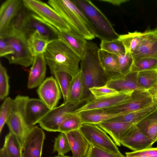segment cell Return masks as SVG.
Wrapping results in <instances>:
<instances>
[{"label":"cell","instance_id":"obj_38","mask_svg":"<svg viewBox=\"0 0 157 157\" xmlns=\"http://www.w3.org/2000/svg\"><path fill=\"white\" fill-rule=\"evenodd\" d=\"M89 90L93 98L95 99L113 96L121 92L109 87L105 84L101 86L90 88Z\"/></svg>","mask_w":157,"mask_h":157},{"label":"cell","instance_id":"obj_1","mask_svg":"<svg viewBox=\"0 0 157 157\" xmlns=\"http://www.w3.org/2000/svg\"><path fill=\"white\" fill-rule=\"evenodd\" d=\"M44 54L52 74L63 71L68 73L72 78L80 71L81 58L60 39L50 41Z\"/></svg>","mask_w":157,"mask_h":157},{"label":"cell","instance_id":"obj_49","mask_svg":"<svg viewBox=\"0 0 157 157\" xmlns=\"http://www.w3.org/2000/svg\"><path fill=\"white\" fill-rule=\"evenodd\" d=\"M136 157H149L146 156H140Z\"/></svg>","mask_w":157,"mask_h":157},{"label":"cell","instance_id":"obj_47","mask_svg":"<svg viewBox=\"0 0 157 157\" xmlns=\"http://www.w3.org/2000/svg\"><path fill=\"white\" fill-rule=\"evenodd\" d=\"M0 157H10L3 147L0 149Z\"/></svg>","mask_w":157,"mask_h":157},{"label":"cell","instance_id":"obj_30","mask_svg":"<svg viewBox=\"0 0 157 157\" xmlns=\"http://www.w3.org/2000/svg\"><path fill=\"white\" fill-rule=\"evenodd\" d=\"M137 84L140 89L149 90L157 86V71L153 70L138 72Z\"/></svg>","mask_w":157,"mask_h":157},{"label":"cell","instance_id":"obj_31","mask_svg":"<svg viewBox=\"0 0 157 157\" xmlns=\"http://www.w3.org/2000/svg\"><path fill=\"white\" fill-rule=\"evenodd\" d=\"M143 34V33L136 31L119 35L118 39L122 42L125 53H132L135 50L140 42Z\"/></svg>","mask_w":157,"mask_h":157},{"label":"cell","instance_id":"obj_18","mask_svg":"<svg viewBox=\"0 0 157 157\" xmlns=\"http://www.w3.org/2000/svg\"><path fill=\"white\" fill-rule=\"evenodd\" d=\"M137 72L130 71L124 75L110 78L105 85L121 92H133L140 89L137 84Z\"/></svg>","mask_w":157,"mask_h":157},{"label":"cell","instance_id":"obj_33","mask_svg":"<svg viewBox=\"0 0 157 157\" xmlns=\"http://www.w3.org/2000/svg\"><path fill=\"white\" fill-rule=\"evenodd\" d=\"M10 157H22V149L15 136L10 132L6 136L3 147Z\"/></svg>","mask_w":157,"mask_h":157},{"label":"cell","instance_id":"obj_8","mask_svg":"<svg viewBox=\"0 0 157 157\" xmlns=\"http://www.w3.org/2000/svg\"><path fill=\"white\" fill-rule=\"evenodd\" d=\"M88 101L84 100L77 103L64 102L50 109L39 122L40 127L48 132H59V127L71 113L83 105Z\"/></svg>","mask_w":157,"mask_h":157},{"label":"cell","instance_id":"obj_46","mask_svg":"<svg viewBox=\"0 0 157 157\" xmlns=\"http://www.w3.org/2000/svg\"><path fill=\"white\" fill-rule=\"evenodd\" d=\"M148 91L151 95L153 104L157 106V86Z\"/></svg>","mask_w":157,"mask_h":157},{"label":"cell","instance_id":"obj_7","mask_svg":"<svg viewBox=\"0 0 157 157\" xmlns=\"http://www.w3.org/2000/svg\"><path fill=\"white\" fill-rule=\"evenodd\" d=\"M24 8L21 18V31L28 38L34 32H37L50 41L58 39L59 30L37 15L27 12Z\"/></svg>","mask_w":157,"mask_h":157},{"label":"cell","instance_id":"obj_14","mask_svg":"<svg viewBox=\"0 0 157 157\" xmlns=\"http://www.w3.org/2000/svg\"><path fill=\"white\" fill-rule=\"evenodd\" d=\"M133 92H121L117 95L99 99H95L93 98L88 100L83 105L76 110L74 113L77 114L82 111L96 109H105L112 107L130 98Z\"/></svg>","mask_w":157,"mask_h":157},{"label":"cell","instance_id":"obj_23","mask_svg":"<svg viewBox=\"0 0 157 157\" xmlns=\"http://www.w3.org/2000/svg\"><path fill=\"white\" fill-rule=\"evenodd\" d=\"M65 133L72 152L71 157H85L90 145L79 130Z\"/></svg>","mask_w":157,"mask_h":157},{"label":"cell","instance_id":"obj_35","mask_svg":"<svg viewBox=\"0 0 157 157\" xmlns=\"http://www.w3.org/2000/svg\"><path fill=\"white\" fill-rule=\"evenodd\" d=\"M53 75L60 87L64 102H66L68 98L71 77L68 73L63 71L56 72Z\"/></svg>","mask_w":157,"mask_h":157},{"label":"cell","instance_id":"obj_11","mask_svg":"<svg viewBox=\"0 0 157 157\" xmlns=\"http://www.w3.org/2000/svg\"><path fill=\"white\" fill-rule=\"evenodd\" d=\"M153 104L152 97L149 91L139 89L135 90L131 98L125 101L103 109L111 113L124 114L140 110Z\"/></svg>","mask_w":157,"mask_h":157},{"label":"cell","instance_id":"obj_25","mask_svg":"<svg viewBox=\"0 0 157 157\" xmlns=\"http://www.w3.org/2000/svg\"><path fill=\"white\" fill-rule=\"evenodd\" d=\"M123 114L111 113L103 109H96L81 111L77 114L80 118L83 124H97Z\"/></svg>","mask_w":157,"mask_h":157},{"label":"cell","instance_id":"obj_37","mask_svg":"<svg viewBox=\"0 0 157 157\" xmlns=\"http://www.w3.org/2000/svg\"><path fill=\"white\" fill-rule=\"evenodd\" d=\"M100 49L115 55L125 53L124 47L118 38L112 40H101Z\"/></svg>","mask_w":157,"mask_h":157},{"label":"cell","instance_id":"obj_24","mask_svg":"<svg viewBox=\"0 0 157 157\" xmlns=\"http://www.w3.org/2000/svg\"><path fill=\"white\" fill-rule=\"evenodd\" d=\"M58 36V38L65 42L81 59L88 42L87 40L72 30L59 31Z\"/></svg>","mask_w":157,"mask_h":157},{"label":"cell","instance_id":"obj_28","mask_svg":"<svg viewBox=\"0 0 157 157\" xmlns=\"http://www.w3.org/2000/svg\"><path fill=\"white\" fill-rule=\"evenodd\" d=\"M157 109L154 104L146 108L119 115L106 121H116L136 124Z\"/></svg>","mask_w":157,"mask_h":157},{"label":"cell","instance_id":"obj_17","mask_svg":"<svg viewBox=\"0 0 157 157\" xmlns=\"http://www.w3.org/2000/svg\"><path fill=\"white\" fill-rule=\"evenodd\" d=\"M23 6L20 0H7L2 3L0 8V35L7 30Z\"/></svg>","mask_w":157,"mask_h":157},{"label":"cell","instance_id":"obj_2","mask_svg":"<svg viewBox=\"0 0 157 157\" xmlns=\"http://www.w3.org/2000/svg\"><path fill=\"white\" fill-rule=\"evenodd\" d=\"M99 49L95 43L88 41L81 59L80 70L84 83V99L88 100L93 98L89 89L105 85L107 81L99 58Z\"/></svg>","mask_w":157,"mask_h":157},{"label":"cell","instance_id":"obj_48","mask_svg":"<svg viewBox=\"0 0 157 157\" xmlns=\"http://www.w3.org/2000/svg\"><path fill=\"white\" fill-rule=\"evenodd\" d=\"M54 157H71L69 156H66V155H58L57 156H55Z\"/></svg>","mask_w":157,"mask_h":157},{"label":"cell","instance_id":"obj_26","mask_svg":"<svg viewBox=\"0 0 157 157\" xmlns=\"http://www.w3.org/2000/svg\"><path fill=\"white\" fill-rule=\"evenodd\" d=\"M84 94L83 78L80 70L78 74L71 78L67 101L75 103L86 100L84 99Z\"/></svg>","mask_w":157,"mask_h":157},{"label":"cell","instance_id":"obj_36","mask_svg":"<svg viewBox=\"0 0 157 157\" xmlns=\"http://www.w3.org/2000/svg\"><path fill=\"white\" fill-rule=\"evenodd\" d=\"M14 100L7 97L1 105L0 109V133L3 126L12 114L14 106Z\"/></svg>","mask_w":157,"mask_h":157},{"label":"cell","instance_id":"obj_44","mask_svg":"<svg viewBox=\"0 0 157 157\" xmlns=\"http://www.w3.org/2000/svg\"><path fill=\"white\" fill-rule=\"evenodd\" d=\"M13 53L11 46L3 38H0V56L6 57Z\"/></svg>","mask_w":157,"mask_h":157},{"label":"cell","instance_id":"obj_12","mask_svg":"<svg viewBox=\"0 0 157 157\" xmlns=\"http://www.w3.org/2000/svg\"><path fill=\"white\" fill-rule=\"evenodd\" d=\"M45 138L42 129L33 126L25 137L22 147V157H41Z\"/></svg>","mask_w":157,"mask_h":157},{"label":"cell","instance_id":"obj_9","mask_svg":"<svg viewBox=\"0 0 157 157\" xmlns=\"http://www.w3.org/2000/svg\"><path fill=\"white\" fill-rule=\"evenodd\" d=\"M24 6L60 32L71 30L70 27L50 6L38 0H22Z\"/></svg>","mask_w":157,"mask_h":157},{"label":"cell","instance_id":"obj_19","mask_svg":"<svg viewBox=\"0 0 157 157\" xmlns=\"http://www.w3.org/2000/svg\"><path fill=\"white\" fill-rule=\"evenodd\" d=\"M47 65L44 54L34 56L28 77L27 87L29 89L39 86L44 80Z\"/></svg>","mask_w":157,"mask_h":157},{"label":"cell","instance_id":"obj_43","mask_svg":"<svg viewBox=\"0 0 157 157\" xmlns=\"http://www.w3.org/2000/svg\"><path fill=\"white\" fill-rule=\"evenodd\" d=\"M126 157H136L146 156L149 157H157V147H150L137 151L125 153Z\"/></svg>","mask_w":157,"mask_h":157},{"label":"cell","instance_id":"obj_4","mask_svg":"<svg viewBox=\"0 0 157 157\" xmlns=\"http://www.w3.org/2000/svg\"><path fill=\"white\" fill-rule=\"evenodd\" d=\"M72 1L87 19L96 37L101 40H112L118 38L120 35L115 31L110 21L90 1Z\"/></svg>","mask_w":157,"mask_h":157},{"label":"cell","instance_id":"obj_13","mask_svg":"<svg viewBox=\"0 0 157 157\" xmlns=\"http://www.w3.org/2000/svg\"><path fill=\"white\" fill-rule=\"evenodd\" d=\"M37 92L40 99L50 109L56 107L62 94L56 80L52 76L44 79Z\"/></svg>","mask_w":157,"mask_h":157},{"label":"cell","instance_id":"obj_45","mask_svg":"<svg viewBox=\"0 0 157 157\" xmlns=\"http://www.w3.org/2000/svg\"><path fill=\"white\" fill-rule=\"evenodd\" d=\"M99 1L105 2L116 6H120L121 4L128 1L127 0H99Z\"/></svg>","mask_w":157,"mask_h":157},{"label":"cell","instance_id":"obj_42","mask_svg":"<svg viewBox=\"0 0 157 157\" xmlns=\"http://www.w3.org/2000/svg\"><path fill=\"white\" fill-rule=\"evenodd\" d=\"M85 157H126L121 153L111 152L98 147L90 145Z\"/></svg>","mask_w":157,"mask_h":157},{"label":"cell","instance_id":"obj_5","mask_svg":"<svg viewBox=\"0 0 157 157\" xmlns=\"http://www.w3.org/2000/svg\"><path fill=\"white\" fill-rule=\"evenodd\" d=\"M11 47L13 53L6 56L10 64L19 65L25 67L32 65L34 56L29 49L27 37L21 30L10 26L0 35Z\"/></svg>","mask_w":157,"mask_h":157},{"label":"cell","instance_id":"obj_34","mask_svg":"<svg viewBox=\"0 0 157 157\" xmlns=\"http://www.w3.org/2000/svg\"><path fill=\"white\" fill-rule=\"evenodd\" d=\"M82 124L78 114L73 112L70 114L61 124L59 132L66 133L78 130Z\"/></svg>","mask_w":157,"mask_h":157},{"label":"cell","instance_id":"obj_3","mask_svg":"<svg viewBox=\"0 0 157 157\" xmlns=\"http://www.w3.org/2000/svg\"><path fill=\"white\" fill-rule=\"evenodd\" d=\"M48 3L60 16L72 30L86 40H92L96 37L87 19L72 0H49Z\"/></svg>","mask_w":157,"mask_h":157},{"label":"cell","instance_id":"obj_29","mask_svg":"<svg viewBox=\"0 0 157 157\" xmlns=\"http://www.w3.org/2000/svg\"><path fill=\"white\" fill-rule=\"evenodd\" d=\"M27 41L29 49L34 56L44 54L50 41L36 32L28 36Z\"/></svg>","mask_w":157,"mask_h":157},{"label":"cell","instance_id":"obj_22","mask_svg":"<svg viewBox=\"0 0 157 157\" xmlns=\"http://www.w3.org/2000/svg\"><path fill=\"white\" fill-rule=\"evenodd\" d=\"M98 56L101 65L107 81L110 78L121 75L116 55L100 48Z\"/></svg>","mask_w":157,"mask_h":157},{"label":"cell","instance_id":"obj_51","mask_svg":"<svg viewBox=\"0 0 157 157\" xmlns=\"http://www.w3.org/2000/svg\"><path fill=\"white\" fill-rule=\"evenodd\" d=\"M156 142H157V141H156Z\"/></svg>","mask_w":157,"mask_h":157},{"label":"cell","instance_id":"obj_41","mask_svg":"<svg viewBox=\"0 0 157 157\" xmlns=\"http://www.w3.org/2000/svg\"><path fill=\"white\" fill-rule=\"evenodd\" d=\"M9 77L6 68L0 63V99L3 100L6 98L10 89Z\"/></svg>","mask_w":157,"mask_h":157},{"label":"cell","instance_id":"obj_32","mask_svg":"<svg viewBox=\"0 0 157 157\" xmlns=\"http://www.w3.org/2000/svg\"><path fill=\"white\" fill-rule=\"evenodd\" d=\"M131 71H140L156 70L157 59L148 57H135Z\"/></svg>","mask_w":157,"mask_h":157},{"label":"cell","instance_id":"obj_39","mask_svg":"<svg viewBox=\"0 0 157 157\" xmlns=\"http://www.w3.org/2000/svg\"><path fill=\"white\" fill-rule=\"evenodd\" d=\"M71 150L70 144L65 133L61 132L55 139L53 152L56 151L58 155H64Z\"/></svg>","mask_w":157,"mask_h":157},{"label":"cell","instance_id":"obj_10","mask_svg":"<svg viewBox=\"0 0 157 157\" xmlns=\"http://www.w3.org/2000/svg\"><path fill=\"white\" fill-rule=\"evenodd\" d=\"M79 130L90 145L113 152L121 153L113 141L97 124H83Z\"/></svg>","mask_w":157,"mask_h":157},{"label":"cell","instance_id":"obj_16","mask_svg":"<svg viewBox=\"0 0 157 157\" xmlns=\"http://www.w3.org/2000/svg\"><path fill=\"white\" fill-rule=\"evenodd\" d=\"M121 144L132 150L137 151L151 147L153 141L134 126L121 141Z\"/></svg>","mask_w":157,"mask_h":157},{"label":"cell","instance_id":"obj_27","mask_svg":"<svg viewBox=\"0 0 157 157\" xmlns=\"http://www.w3.org/2000/svg\"><path fill=\"white\" fill-rule=\"evenodd\" d=\"M145 135L155 143L157 139V109L136 124Z\"/></svg>","mask_w":157,"mask_h":157},{"label":"cell","instance_id":"obj_52","mask_svg":"<svg viewBox=\"0 0 157 157\" xmlns=\"http://www.w3.org/2000/svg\"></svg>","mask_w":157,"mask_h":157},{"label":"cell","instance_id":"obj_6","mask_svg":"<svg viewBox=\"0 0 157 157\" xmlns=\"http://www.w3.org/2000/svg\"><path fill=\"white\" fill-rule=\"evenodd\" d=\"M29 98L20 95L16 97L13 112L6 122L10 132L16 137L21 149L27 134L33 126L28 122L25 116V107Z\"/></svg>","mask_w":157,"mask_h":157},{"label":"cell","instance_id":"obj_20","mask_svg":"<svg viewBox=\"0 0 157 157\" xmlns=\"http://www.w3.org/2000/svg\"><path fill=\"white\" fill-rule=\"evenodd\" d=\"M109 134L117 146L121 145V141L126 134L135 124L116 121H105L97 124Z\"/></svg>","mask_w":157,"mask_h":157},{"label":"cell","instance_id":"obj_15","mask_svg":"<svg viewBox=\"0 0 157 157\" xmlns=\"http://www.w3.org/2000/svg\"><path fill=\"white\" fill-rule=\"evenodd\" d=\"M132 54L133 57L157 59V28L143 33L139 45Z\"/></svg>","mask_w":157,"mask_h":157},{"label":"cell","instance_id":"obj_50","mask_svg":"<svg viewBox=\"0 0 157 157\" xmlns=\"http://www.w3.org/2000/svg\"><path fill=\"white\" fill-rule=\"evenodd\" d=\"M156 70H157V69H156Z\"/></svg>","mask_w":157,"mask_h":157},{"label":"cell","instance_id":"obj_21","mask_svg":"<svg viewBox=\"0 0 157 157\" xmlns=\"http://www.w3.org/2000/svg\"><path fill=\"white\" fill-rule=\"evenodd\" d=\"M50 110L40 99L29 98L25 107L26 120L30 124L34 126L38 123Z\"/></svg>","mask_w":157,"mask_h":157},{"label":"cell","instance_id":"obj_40","mask_svg":"<svg viewBox=\"0 0 157 157\" xmlns=\"http://www.w3.org/2000/svg\"><path fill=\"white\" fill-rule=\"evenodd\" d=\"M116 55L121 75H124L130 72L133 61L132 53L127 52Z\"/></svg>","mask_w":157,"mask_h":157}]
</instances>
